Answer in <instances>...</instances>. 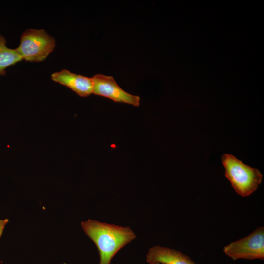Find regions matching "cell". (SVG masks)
Masks as SVG:
<instances>
[{
  "label": "cell",
  "instance_id": "11",
  "mask_svg": "<svg viewBox=\"0 0 264 264\" xmlns=\"http://www.w3.org/2000/svg\"><path fill=\"white\" fill-rule=\"evenodd\" d=\"M66 264V263H64V264Z\"/></svg>",
  "mask_w": 264,
  "mask_h": 264
},
{
  "label": "cell",
  "instance_id": "10",
  "mask_svg": "<svg viewBox=\"0 0 264 264\" xmlns=\"http://www.w3.org/2000/svg\"><path fill=\"white\" fill-rule=\"evenodd\" d=\"M154 264H160V263H154Z\"/></svg>",
  "mask_w": 264,
  "mask_h": 264
},
{
  "label": "cell",
  "instance_id": "9",
  "mask_svg": "<svg viewBox=\"0 0 264 264\" xmlns=\"http://www.w3.org/2000/svg\"><path fill=\"white\" fill-rule=\"evenodd\" d=\"M8 221L9 220L7 219L0 220V237L2 235L4 227Z\"/></svg>",
  "mask_w": 264,
  "mask_h": 264
},
{
  "label": "cell",
  "instance_id": "6",
  "mask_svg": "<svg viewBox=\"0 0 264 264\" xmlns=\"http://www.w3.org/2000/svg\"><path fill=\"white\" fill-rule=\"evenodd\" d=\"M51 78L53 81L69 88L81 97H88L92 94V77L77 74L64 69L52 73Z\"/></svg>",
  "mask_w": 264,
  "mask_h": 264
},
{
  "label": "cell",
  "instance_id": "3",
  "mask_svg": "<svg viewBox=\"0 0 264 264\" xmlns=\"http://www.w3.org/2000/svg\"><path fill=\"white\" fill-rule=\"evenodd\" d=\"M55 46V39L45 30L27 29L22 34L15 49L22 60L39 62L45 60Z\"/></svg>",
  "mask_w": 264,
  "mask_h": 264
},
{
  "label": "cell",
  "instance_id": "4",
  "mask_svg": "<svg viewBox=\"0 0 264 264\" xmlns=\"http://www.w3.org/2000/svg\"><path fill=\"white\" fill-rule=\"evenodd\" d=\"M223 252L233 260L264 259V227L260 226L248 236L225 246Z\"/></svg>",
  "mask_w": 264,
  "mask_h": 264
},
{
  "label": "cell",
  "instance_id": "8",
  "mask_svg": "<svg viewBox=\"0 0 264 264\" xmlns=\"http://www.w3.org/2000/svg\"><path fill=\"white\" fill-rule=\"evenodd\" d=\"M21 61L16 49L8 47L5 38L0 34V76L5 75L8 67Z\"/></svg>",
  "mask_w": 264,
  "mask_h": 264
},
{
  "label": "cell",
  "instance_id": "5",
  "mask_svg": "<svg viewBox=\"0 0 264 264\" xmlns=\"http://www.w3.org/2000/svg\"><path fill=\"white\" fill-rule=\"evenodd\" d=\"M92 79V94L109 98L116 102L126 103L136 107L140 105V97L124 91L112 76L97 74Z\"/></svg>",
  "mask_w": 264,
  "mask_h": 264
},
{
  "label": "cell",
  "instance_id": "7",
  "mask_svg": "<svg viewBox=\"0 0 264 264\" xmlns=\"http://www.w3.org/2000/svg\"><path fill=\"white\" fill-rule=\"evenodd\" d=\"M146 261L149 264H196L190 257L180 251L159 246L149 249Z\"/></svg>",
  "mask_w": 264,
  "mask_h": 264
},
{
  "label": "cell",
  "instance_id": "1",
  "mask_svg": "<svg viewBox=\"0 0 264 264\" xmlns=\"http://www.w3.org/2000/svg\"><path fill=\"white\" fill-rule=\"evenodd\" d=\"M81 225L96 245L100 256L99 264H110L117 253L136 236L129 227L100 222L88 219Z\"/></svg>",
  "mask_w": 264,
  "mask_h": 264
},
{
  "label": "cell",
  "instance_id": "2",
  "mask_svg": "<svg viewBox=\"0 0 264 264\" xmlns=\"http://www.w3.org/2000/svg\"><path fill=\"white\" fill-rule=\"evenodd\" d=\"M222 164L225 176L236 192L247 197L255 192L261 183L263 176L260 171L243 163L232 154H224Z\"/></svg>",
  "mask_w": 264,
  "mask_h": 264
}]
</instances>
